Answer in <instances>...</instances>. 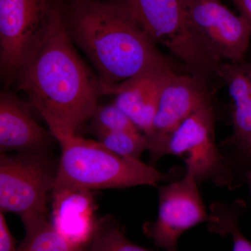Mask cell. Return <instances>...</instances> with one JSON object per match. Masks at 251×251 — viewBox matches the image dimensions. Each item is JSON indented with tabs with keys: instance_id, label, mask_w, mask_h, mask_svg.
<instances>
[{
	"instance_id": "16",
	"label": "cell",
	"mask_w": 251,
	"mask_h": 251,
	"mask_svg": "<svg viewBox=\"0 0 251 251\" xmlns=\"http://www.w3.org/2000/svg\"><path fill=\"white\" fill-rule=\"evenodd\" d=\"M90 251H151L128 239L113 218L99 219Z\"/></svg>"
},
{
	"instance_id": "14",
	"label": "cell",
	"mask_w": 251,
	"mask_h": 251,
	"mask_svg": "<svg viewBox=\"0 0 251 251\" xmlns=\"http://www.w3.org/2000/svg\"><path fill=\"white\" fill-rule=\"evenodd\" d=\"M232 101V142L251 161V62L221 63L217 72Z\"/></svg>"
},
{
	"instance_id": "17",
	"label": "cell",
	"mask_w": 251,
	"mask_h": 251,
	"mask_svg": "<svg viewBox=\"0 0 251 251\" xmlns=\"http://www.w3.org/2000/svg\"><path fill=\"white\" fill-rule=\"evenodd\" d=\"M99 143L119 156L140 160L150 141L141 131H108L95 135Z\"/></svg>"
},
{
	"instance_id": "4",
	"label": "cell",
	"mask_w": 251,
	"mask_h": 251,
	"mask_svg": "<svg viewBox=\"0 0 251 251\" xmlns=\"http://www.w3.org/2000/svg\"><path fill=\"white\" fill-rule=\"evenodd\" d=\"M62 9V0H0V69L6 85L47 40Z\"/></svg>"
},
{
	"instance_id": "12",
	"label": "cell",
	"mask_w": 251,
	"mask_h": 251,
	"mask_svg": "<svg viewBox=\"0 0 251 251\" xmlns=\"http://www.w3.org/2000/svg\"><path fill=\"white\" fill-rule=\"evenodd\" d=\"M31 107L16 94H0V152L49 153L51 132L41 127L31 115Z\"/></svg>"
},
{
	"instance_id": "13",
	"label": "cell",
	"mask_w": 251,
	"mask_h": 251,
	"mask_svg": "<svg viewBox=\"0 0 251 251\" xmlns=\"http://www.w3.org/2000/svg\"><path fill=\"white\" fill-rule=\"evenodd\" d=\"M52 224L67 242L82 250H90L99 219L96 218L93 195L89 190L52 193Z\"/></svg>"
},
{
	"instance_id": "19",
	"label": "cell",
	"mask_w": 251,
	"mask_h": 251,
	"mask_svg": "<svg viewBox=\"0 0 251 251\" xmlns=\"http://www.w3.org/2000/svg\"><path fill=\"white\" fill-rule=\"evenodd\" d=\"M222 214L212 215L211 229L216 233L230 235L233 242L232 251H251V242L241 232L237 214L232 211H222Z\"/></svg>"
},
{
	"instance_id": "2",
	"label": "cell",
	"mask_w": 251,
	"mask_h": 251,
	"mask_svg": "<svg viewBox=\"0 0 251 251\" xmlns=\"http://www.w3.org/2000/svg\"><path fill=\"white\" fill-rule=\"evenodd\" d=\"M62 12L47 40L16 75L18 90L49 128L77 133L90 122L103 94L98 77L73 45Z\"/></svg>"
},
{
	"instance_id": "1",
	"label": "cell",
	"mask_w": 251,
	"mask_h": 251,
	"mask_svg": "<svg viewBox=\"0 0 251 251\" xmlns=\"http://www.w3.org/2000/svg\"><path fill=\"white\" fill-rule=\"evenodd\" d=\"M63 19L93 64L103 94L149 69L174 67L119 0H73L63 5Z\"/></svg>"
},
{
	"instance_id": "23",
	"label": "cell",
	"mask_w": 251,
	"mask_h": 251,
	"mask_svg": "<svg viewBox=\"0 0 251 251\" xmlns=\"http://www.w3.org/2000/svg\"><path fill=\"white\" fill-rule=\"evenodd\" d=\"M68 1H73V0H68Z\"/></svg>"
},
{
	"instance_id": "8",
	"label": "cell",
	"mask_w": 251,
	"mask_h": 251,
	"mask_svg": "<svg viewBox=\"0 0 251 251\" xmlns=\"http://www.w3.org/2000/svg\"><path fill=\"white\" fill-rule=\"evenodd\" d=\"M190 22L213 60L244 62L251 39L250 27L221 0H184Z\"/></svg>"
},
{
	"instance_id": "6",
	"label": "cell",
	"mask_w": 251,
	"mask_h": 251,
	"mask_svg": "<svg viewBox=\"0 0 251 251\" xmlns=\"http://www.w3.org/2000/svg\"><path fill=\"white\" fill-rule=\"evenodd\" d=\"M57 166L49 153H0V211L20 217L47 214Z\"/></svg>"
},
{
	"instance_id": "5",
	"label": "cell",
	"mask_w": 251,
	"mask_h": 251,
	"mask_svg": "<svg viewBox=\"0 0 251 251\" xmlns=\"http://www.w3.org/2000/svg\"><path fill=\"white\" fill-rule=\"evenodd\" d=\"M155 44L166 47L189 73L201 74L212 61L188 18L184 0H119Z\"/></svg>"
},
{
	"instance_id": "18",
	"label": "cell",
	"mask_w": 251,
	"mask_h": 251,
	"mask_svg": "<svg viewBox=\"0 0 251 251\" xmlns=\"http://www.w3.org/2000/svg\"><path fill=\"white\" fill-rule=\"evenodd\" d=\"M88 129L94 135L108 131H140L130 117L114 103L98 105L89 122Z\"/></svg>"
},
{
	"instance_id": "7",
	"label": "cell",
	"mask_w": 251,
	"mask_h": 251,
	"mask_svg": "<svg viewBox=\"0 0 251 251\" xmlns=\"http://www.w3.org/2000/svg\"><path fill=\"white\" fill-rule=\"evenodd\" d=\"M184 157L186 173L198 183L212 181L226 184L230 172L225 164L215 143L214 110L210 100L198 108L177 128L168 140L163 155Z\"/></svg>"
},
{
	"instance_id": "21",
	"label": "cell",
	"mask_w": 251,
	"mask_h": 251,
	"mask_svg": "<svg viewBox=\"0 0 251 251\" xmlns=\"http://www.w3.org/2000/svg\"><path fill=\"white\" fill-rule=\"evenodd\" d=\"M239 11V15L247 21L251 34V0H231Z\"/></svg>"
},
{
	"instance_id": "3",
	"label": "cell",
	"mask_w": 251,
	"mask_h": 251,
	"mask_svg": "<svg viewBox=\"0 0 251 251\" xmlns=\"http://www.w3.org/2000/svg\"><path fill=\"white\" fill-rule=\"evenodd\" d=\"M50 131L62 148L52 193L155 186L171 179L173 173L165 174L140 160L119 156L98 141L85 139L62 128H51Z\"/></svg>"
},
{
	"instance_id": "10",
	"label": "cell",
	"mask_w": 251,
	"mask_h": 251,
	"mask_svg": "<svg viewBox=\"0 0 251 251\" xmlns=\"http://www.w3.org/2000/svg\"><path fill=\"white\" fill-rule=\"evenodd\" d=\"M210 100L206 82L176 73L162 92L151 135L148 137L151 165L164 156L168 140L198 108Z\"/></svg>"
},
{
	"instance_id": "11",
	"label": "cell",
	"mask_w": 251,
	"mask_h": 251,
	"mask_svg": "<svg viewBox=\"0 0 251 251\" xmlns=\"http://www.w3.org/2000/svg\"><path fill=\"white\" fill-rule=\"evenodd\" d=\"M175 67H156L122 82L112 90L114 103L147 137L151 135L162 92L176 74Z\"/></svg>"
},
{
	"instance_id": "20",
	"label": "cell",
	"mask_w": 251,
	"mask_h": 251,
	"mask_svg": "<svg viewBox=\"0 0 251 251\" xmlns=\"http://www.w3.org/2000/svg\"><path fill=\"white\" fill-rule=\"evenodd\" d=\"M16 251V241L10 232L4 213L0 212V251Z\"/></svg>"
},
{
	"instance_id": "15",
	"label": "cell",
	"mask_w": 251,
	"mask_h": 251,
	"mask_svg": "<svg viewBox=\"0 0 251 251\" xmlns=\"http://www.w3.org/2000/svg\"><path fill=\"white\" fill-rule=\"evenodd\" d=\"M25 236L16 251H85L67 242L48 221L46 214L21 218Z\"/></svg>"
},
{
	"instance_id": "22",
	"label": "cell",
	"mask_w": 251,
	"mask_h": 251,
	"mask_svg": "<svg viewBox=\"0 0 251 251\" xmlns=\"http://www.w3.org/2000/svg\"><path fill=\"white\" fill-rule=\"evenodd\" d=\"M246 179H247V181L248 184H249V188H250V191L251 194V169L248 170L245 173Z\"/></svg>"
},
{
	"instance_id": "9",
	"label": "cell",
	"mask_w": 251,
	"mask_h": 251,
	"mask_svg": "<svg viewBox=\"0 0 251 251\" xmlns=\"http://www.w3.org/2000/svg\"><path fill=\"white\" fill-rule=\"evenodd\" d=\"M158 198V216L146 229L158 249L178 251L179 238L186 231L212 221L200 194L198 181L189 173L183 179L161 186Z\"/></svg>"
}]
</instances>
